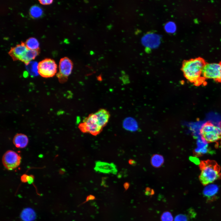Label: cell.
<instances>
[{
    "label": "cell",
    "instance_id": "obj_1",
    "mask_svg": "<svg viewBox=\"0 0 221 221\" xmlns=\"http://www.w3.org/2000/svg\"><path fill=\"white\" fill-rule=\"evenodd\" d=\"M206 63L200 57L184 60L181 68L184 77L195 86H206V79L203 76L202 71Z\"/></svg>",
    "mask_w": 221,
    "mask_h": 221
},
{
    "label": "cell",
    "instance_id": "obj_2",
    "mask_svg": "<svg viewBox=\"0 0 221 221\" xmlns=\"http://www.w3.org/2000/svg\"><path fill=\"white\" fill-rule=\"evenodd\" d=\"M199 168L201 172L199 180L203 185H207L221 179L220 166L215 161H202L200 163Z\"/></svg>",
    "mask_w": 221,
    "mask_h": 221
},
{
    "label": "cell",
    "instance_id": "obj_3",
    "mask_svg": "<svg viewBox=\"0 0 221 221\" xmlns=\"http://www.w3.org/2000/svg\"><path fill=\"white\" fill-rule=\"evenodd\" d=\"M202 139L208 143L221 139V123L215 125L210 121L204 123L200 130Z\"/></svg>",
    "mask_w": 221,
    "mask_h": 221
},
{
    "label": "cell",
    "instance_id": "obj_4",
    "mask_svg": "<svg viewBox=\"0 0 221 221\" xmlns=\"http://www.w3.org/2000/svg\"><path fill=\"white\" fill-rule=\"evenodd\" d=\"M79 128L82 132L94 135L99 134L103 128L99 126L94 113L85 118L83 122L79 125Z\"/></svg>",
    "mask_w": 221,
    "mask_h": 221
},
{
    "label": "cell",
    "instance_id": "obj_5",
    "mask_svg": "<svg viewBox=\"0 0 221 221\" xmlns=\"http://www.w3.org/2000/svg\"><path fill=\"white\" fill-rule=\"evenodd\" d=\"M203 76L206 79H211L221 83V61L218 63H207L202 71Z\"/></svg>",
    "mask_w": 221,
    "mask_h": 221
},
{
    "label": "cell",
    "instance_id": "obj_6",
    "mask_svg": "<svg viewBox=\"0 0 221 221\" xmlns=\"http://www.w3.org/2000/svg\"><path fill=\"white\" fill-rule=\"evenodd\" d=\"M57 66L55 61L46 58L38 64V73L42 77L49 78L53 76L57 72Z\"/></svg>",
    "mask_w": 221,
    "mask_h": 221
},
{
    "label": "cell",
    "instance_id": "obj_7",
    "mask_svg": "<svg viewBox=\"0 0 221 221\" xmlns=\"http://www.w3.org/2000/svg\"><path fill=\"white\" fill-rule=\"evenodd\" d=\"M73 67L72 62L68 58L64 57L61 58L59 64V72L56 76L61 83L66 82L68 77L71 74Z\"/></svg>",
    "mask_w": 221,
    "mask_h": 221
},
{
    "label": "cell",
    "instance_id": "obj_8",
    "mask_svg": "<svg viewBox=\"0 0 221 221\" xmlns=\"http://www.w3.org/2000/svg\"><path fill=\"white\" fill-rule=\"evenodd\" d=\"M21 157L16 152L11 150L7 151L2 157V162L7 169L13 170L18 167L21 163Z\"/></svg>",
    "mask_w": 221,
    "mask_h": 221
},
{
    "label": "cell",
    "instance_id": "obj_9",
    "mask_svg": "<svg viewBox=\"0 0 221 221\" xmlns=\"http://www.w3.org/2000/svg\"><path fill=\"white\" fill-rule=\"evenodd\" d=\"M28 49L25 43L21 42V44L12 47L8 52V54L13 60L21 61Z\"/></svg>",
    "mask_w": 221,
    "mask_h": 221
},
{
    "label": "cell",
    "instance_id": "obj_10",
    "mask_svg": "<svg viewBox=\"0 0 221 221\" xmlns=\"http://www.w3.org/2000/svg\"><path fill=\"white\" fill-rule=\"evenodd\" d=\"M95 169L96 171L107 173L115 174L117 171L115 166L113 164L100 161L96 162Z\"/></svg>",
    "mask_w": 221,
    "mask_h": 221
},
{
    "label": "cell",
    "instance_id": "obj_11",
    "mask_svg": "<svg viewBox=\"0 0 221 221\" xmlns=\"http://www.w3.org/2000/svg\"><path fill=\"white\" fill-rule=\"evenodd\" d=\"M94 113L99 126L103 128L108 122L110 116L109 112L106 109H101Z\"/></svg>",
    "mask_w": 221,
    "mask_h": 221
},
{
    "label": "cell",
    "instance_id": "obj_12",
    "mask_svg": "<svg viewBox=\"0 0 221 221\" xmlns=\"http://www.w3.org/2000/svg\"><path fill=\"white\" fill-rule=\"evenodd\" d=\"M13 143L15 146L18 148H23L27 145L29 139L27 136L22 134H17L13 139Z\"/></svg>",
    "mask_w": 221,
    "mask_h": 221
},
{
    "label": "cell",
    "instance_id": "obj_13",
    "mask_svg": "<svg viewBox=\"0 0 221 221\" xmlns=\"http://www.w3.org/2000/svg\"><path fill=\"white\" fill-rule=\"evenodd\" d=\"M20 217L23 221H33L36 218V215L33 209L27 208L23 210Z\"/></svg>",
    "mask_w": 221,
    "mask_h": 221
},
{
    "label": "cell",
    "instance_id": "obj_14",
    "mask_svg": "<svg viewBox=\"0 0 221 221\" xmlns=\"http://www.w3.org/2000/svg\"><path fill=\"white\" fill-rule=\"evenodd\" d=\"M39 49L33 50L28 49L21 61L23 62L25 64H27L31 60L34 59L39 54Z\"/></svg>",
    "mask_w": 221,
    "mask_h": 221
},
{
    "label": "cell",
    "instance_id": "obj_15",
    "mask_svg": "<svg viewBox=\"0 0 221 221\" xmlns=\"http://www.w3.org/2000/svg\"><path fill=\"white\" fill-rule=\"evenodd\" d=\"M27 48L29 49L33 50H39V43L35 38L31 37L28 39L25 43Z\"/></svg>",
    "mask_w": 221,
    "mask_h": 221
},
{
    "label": "cell",
    "instance_id": "obj_16",
    "mask_svg": "<svg viewBox=\"0 0 221 221\" xmlns=\"http://www.w3.org/2000/svg\"><path fill=\"white\" fill-rule=\"evenodd\" d=\"M123 126L126 130L130 131H135L137 128L136 123L130 118H127L124 120Z\"/></svg>",
    "mask_w": 221,
    "mask_h": 221
},
{
    "label": "cell",
    "instance_id": "obj_17",
    "mask_svg": "<svg viewBox=\"0 0 221 221\" xmlns=\"http://www.w3.org/2000/svg\"><path fill=\"white\" fill-rule=\"evenodd\" d=\"M43 14L41 8L37 5L32 6L29 10V14L33 18H37L41 17Z\"/></svg>",
    "mask_w": 221,
    "mask_h": 221
},
{
    "label": "cell",
    "instance_id": "obj_18",
    "mask_svg": "<svg viewBox=\"0 0 221 221\" xmlns=\"http://www.w3.org/2000/svg\"><path fill=\"white\" fill-rule=\"evenodd\" d=\"M151 162L152 165L155 167L161 166L164 162L163 157L161 155L155 154L153 155L151 159Z\"/></svg>",
    "mask_w": 221,
    "mask_h": 221
},
{
    "label": "cell",
    "instance_id": "obj_19",
    "mask_svg": "<svg viewBox=\"0 0 221 221\" xmlns=\"http://www.w3.org/2000/svg\"><path fill=\"white\" fill-rule=\"evenodd\" d=\"M218 188L216 185H210L206 187L204 191V193L207 196H211L217 192Z\"/></svg>",
    "mask_w": 221,
    "mask_h": 221
},
{
    "label": "cell",
    "instance_id": "obj_20",
    "mask_svg": "<svg viewBox=\"0 0 221 221\" xmlns=\"http://www.w3.org/2000/svg\"><path fill=\"white\" fill-rule=\"evenodd\" d=\"M27 68L31 74L34 75H37L38 71V64L36 62H30L27 64H26Z\"/></svg>",
    "mask_w": 221,
    "mask_h": 221
},
{
    "label": "cell",
    "instance_id": "obj_21",
    "mask_svg": "<svg viewBox=\"0 0 221 221\" xmlns=\"http://www.w3.org/2000/svg\"><path fill=\"white\" fill-rule=\"evenodd\" d=\"M173 219L172 215L168 211L163 213L161 217V221H173Z\"/></svg>",
    "mask_w": 221,
    "mask_h": 221
},
{
    "label": "cell",
    "instance_id": "obj_22",
    "mask_svg": "<svg viewBox=\"0 0 221 221\" xmlns=\"http://www.w3.org/2000/svg\"><path fill=\"white\" fill-rule=\"evenodd\" d=\"M165 29L168 32H172L175 30L176 27L175 25L172 23H169L166 25Z\"/></svg>",
    "mask_w": 221,
    "mask_h": 221
},
{
    "label": "cell",
    "instance_id": "obj_23",
    "mask_svg": "<svg viewBox=\"0 0 221 221\" xmlns=\"http://www.w3.org/2000/svg\"><path fill=\"white\" fill-rule=\"evenodd\" d=\"M174 221H187V219L185 215L180 214L176 217Z\"/></svg>",
    "mask_w": 221,
    "mask_h": 221
},
{
    "label": "cell",
    "instance_id": "obj_24",
    "mask_svg": "<svg viewBox=\"0 0 221 221\" xmlns=\"http://www.w3.org/2000/svg\"><path fill=\"white\" fill-rule=\"evenodd\" d=\"M34 177L33 175H27V182L29 184H32L34 180Z\"/></svg>",
    "mask_w": 221,
    "mask_h": 221
},
{
    "label": "cell",
    "instance_id": "obj_25",
    "mask_svg": "<svg viewBox=\"0 0 221 221\" xmlns=\"http://www.w3.org/2000/svg\"><path fill=\"white\" fill-rule=\"evenodd\" d=\"M39 2L40 3H41V4L42 5H49L51 4L52 2V0H39Z\"/></svg>",
    "mask_w": 221,
    "mask_h": 221
},
{
    "label": "cell",
    "instance_id": "obj_26",
    "mask_svg": "<svg viewBox=\"0 0 221 221\" xmlns=\"http://www.w3.org/2000/svg\"><path fill=\"white\" fill-rule=\"evenodd\" d=\"M28 175L26 174L23 175L21 177V180L23 182H27V177Z\"/></svg>",
    "mask_w": 221,
    "mask_h": 221
},
{
    "label": "cell",
    "instance_id": "obj_27",
    "mask_svg": "<svg viewBox=\"0 0 221 221\" xmlns=\"http://www.w3.org/2000/svg\"><path fill=\"white\" fill-rule=\"evenodd\" d=\"M129 163L130 165H135L136 164V162L132 160H129Z\"/></svg>",
    "mask_w": 221,
    "mask_h": 221
},
{
    "label": "cell",
    "instance_id": "obj_28",
    "mask_svg": "<svg viewBox=\"0 0 221 221\" xmlns=\"http://www.w3.org/2000/svg\"><path fill=\"white\" fill-rule=\"evenodd\" d=\"M220 146H221V142H220Z\"/></svg>",
    "mask_w": 221,
    "mask_h": 221
}]
</instances>
